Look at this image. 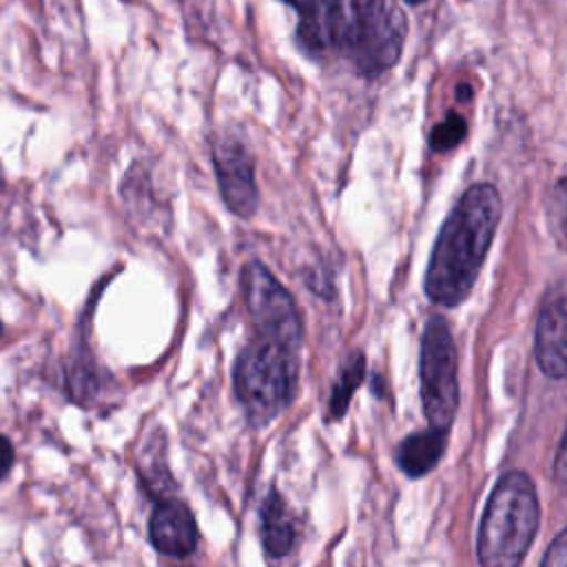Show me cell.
Segmentation results:
<instances>
[{
    "label": "cell",
    "mask_w": 567,
    "mask_h": 567,
    "mask_svg": "<svg viewBox=\"0 0 567 567\" xmlns=\"http://www.w3.org/2000/svg\"><path fill=\"white\" fill-rule=\"evenodd\" d=\"M241 290L250 337L233 368V390L255 425H268L297 392L301 357V317L290 292L259 261L241 270Z\"/></svg>",
    "instance_id": "cell-1"
},
{
    "label": "cell",
    "mask_w": 567,
    "mask_h": 567,
    "mask_svg": "<svg viewBox=\"0 0 567 567\" xmlns=\"http://www.w3.org/2000/svg\"><path fill=\"white\" fill-rule=\"evenodd\" d=\"M299 13L297 38L312 51L343 53L361 75L396 64L405 18L392 0H284Z\"/></svg>",
    "instance_id": "cell-2"
},
{
    "label": "cell",
    "mask_w": 567,
    "mask_h": 567,
    "mask_svg": "<svg viewBox=\"0 0 567 567\" xmlns=\"http://www.w3.org/2000/svg\"><path fill=\"white\" fill-rule=\"evenodd\" d=\"M503 204L496 186L474 184L443 221L425 270L423 288L436 306H458L476 284L494 241Z\"/></svg>",
    "instance_id": "cell-3"
},
{
    "label": "cell",
    "mask_w": 567,
    "mask_h": 567,
    "mask_svg": "<svg viewBox=\"0 0 567 567\" xmlns=\"http://www.w3.org/2000/svg\"><path fill=\"white\" fill-rule=\"evenodd\" d=\"M540 523L538 494L525 472H505L483 509L476 536L481 567H520Z\"/></svg>",
    "instance_id": "cell-4"
},
{
    "label": "cell",
    "mask_w": 567,
    "mask_h": 567,
    "mask_svg": "<svg viewBox=\"0 0 567 567\" xmlns=\"http://www.w3.org/2000/svg\"><path fill=\"white\" fill-rule=\"evenodd\" d=\"M458 354L443 317L427 319L421 337V408L430 427L447 430L458 408Z\"/></svg>",
    "instance_id": "cell-5"
},
{
    "label": "cell",
    "mask_w": 567,
    "mask_h": 567,
    "mask_svg": "<svg viewBox=\"0 0 567 567\" xmlns=\"http://www.w3.org/2000/svg\"><path fill=\"white\" fill-rule=\"evenodd\" d=\"M210 155L219 193L228 210L244 219L252 217L259 204V190L255 179V162L248 148L239 140L226 135L213 142Z\"/></svg>",
    "instance_id": "cell-6"
},
{
    "label": "cell",
    "mask_w": 567,
    "mask_h": 567,
    "mask_svg": "<svg viewBox=\"0 0 567 567\" xmlns=\"http://www.w3.org/2000/svg\"><path fill=\"white\" fill-rule=\"evenodd\" d=\"M565 328H567V303H565V284L556 281L547 292L536 319V339L534 357L538 368L549 379H565L567 359H565Z\"/></svg>",
    "instance_id": "cell-7"
},
{
    "label": "cell",
    "mask_w": 567,
    "mask_h": 567,
    "mask_svg": "<svg viewBox=\"0 0 567 567\" xmlns=\"http://www.w3.org/2000/svg\"><path fill=\"white\" fill-rule=\"evenodd\" d=\"M197 523L190 509L177 501H162L148 520L151 545L173 558H184L197 547Z\"/></svg>",
    "instance_id": "cell-8"
},
{
    "label": "cell",
    "mask_w": 567,
    "mask_h": 567,
    "mask_svg": "<svg viewBox=\"0 0 567 567\" xmlns=\"http://www.w3.org/2000/svg\"><path fill=\"white\" fill-rule=\"evenodd\" d=\"M447 445V430L430 427L405 436L396 447V465L410 478L427 474L443 456Z\"/></svg>",
    "instance_id": "cell-9"
},
{
    "label": "cell",
    "mask_w": 567,
    "mask_h": 567,
    "mask_svg": "<svg viewBox=\"0 0 567 567\" xmlns=\"http://www.w3.org/2000/svg\"><path fill=\"white\" fill-rule=\"evenodd\" d=\"M261 540L270 558L290 554L297 543V525L286 501L272 489L261 505Z\"/></svg>",
    "instance_id": "cell-10"
},
{
    "label": "cell",
    "mask_w": 567,
    "mask_h": 567,
    "mask_svg": "<svg viewBox=\"0 0 567 567\" xmlns=\"http://www.w3.org/2000/svg\"><path fill=\"white\" fill-rule=\"evenodd\" d=\"M365 374V359L361 352L350 354V359L343 363L339 379L330 392V401H328V421H339L343 416V412L348 410V403L354 394V390L361 385Z\"/></svg>",
    "instance_id": "cell-11"
},
{
    "label": "cell",
    "mask_w": 567,
    "mask_h": 567,
    "mask_svg": "<svg viewBox=\"0 0 567 567\" xmlns=\"http://www.w3.org/2000/svg\"><path fill=\"white\" fill-rule=\"evenodd\" d=\"M467 135V124L458 113H447L430 133V146L434 151H450L458 146Z\"/></svg>",
    "instance_id": "cell-12"
},
{
    "label": "cell",
    "mask_w": 567,
    "mask_h": 567,
    "mask_svg": "<svg viewBox=\"0 0 567 567\" xmlns=\"http://www.w3.org/2000/svg\"><path fill=\"white\" fill-rule=\"evenodd\" d=\"M540 567H567V534L558 532L549 543Z\"/></svg>",
    "instance_id": "cell-13"
},
{
    "label": "cell",
    "mask_w": 567,
    "mask_h": 567,
    "mask_svg": "<svg viewBox=\"0 0 567 567\" xmlns=\"http://www.w3.org/2000/svg\"><path fill=\"white\" fill-rule=\"evenodd\" d=\"M13 461H16V452H13V445L7 436L0 434V481L11 472L13 467Z\"/></svg>",
    "instance_id": "cell-14"
},
{
    "label": "cell",
    "mask_w": 567,
    "mask_h": 567,
    "mask_svg": "<svg viewBox=\"0 0 567 567\" xmlns=\"http://www.w3.org/2000/svg\"><path fill=\"white\" fill-rule=\"evenodd\" d=\"M565 456H567V452H565V436H563L558 443V450H556V461H554V474H556V481L560 487H565V472H567Z\"/></svg>",
    "instance_id": "cell-15"
},
{
    "label": "cell",
    "mask_w": 567,
    "mask_h": 567,
    "mask_svg": "<svg viewBox=\"0 0 567 567\" xmlns=\"http://www.w3.org/2000/svg\"><path fill=\"white\" fill-rule=\"evenodd\" d=\"M456 97L461 100H470L472 97V86L470 84H458V91H456Z\"/></svg>",
    "instance_id": "cell-16"
},
{
    "label": "cell",
    "mask_w": 567,
    "mask_h": 567,
    "mask_svg": "<svg viewBox=\"0 0 567 567\" xmlns=\"http://www.w3.org/2000/svg\"><path fill=\"white\" fill-rule=\"evenodd\" d=\"M408 4H421V2H425V0H405Z\"/></svg>",
    "instance_id": "cell-17"
},
{
    "label": "cell",
    "mask_w": 567,
    "mask_h": 567,
    "mask_svg": "<svg viewBox=\"0 0 567 567\" xmlns=\"http://www.w3.org/2000/svg\"><path fill=\"white\" fill-rule=\"evenodd\" d=\"M0 334H2V323H0Z\"/></svg>",
    "instance_id": "cell-18"
}]
</instances>
